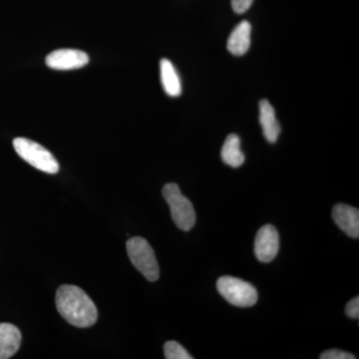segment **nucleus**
Here are the masks:
<instances>
[{
	"label": "nucleus",
	"instance_id": "obj_1",
	"mask_svg": "<svg viewBox=\"0 0 359 359\" xmlns=\"http://www.w3.org/2000/svg\"><path fill=\"white\" fill-rule=\"evenodd\" d=\"M58 313L71 325L85 328L95 325L98 311L83 290L76 285H63L56 292Z\"/></svg>",
	"mask_w": 359,
	"mask_h": 359
},
{
	"label": "nucleus",
	"instance_id": "obj_2",
	"mask_svg": "<svg viewBox=\"0 0 359 359\" xmlns=\"http://www.w3.org/2000/svg\"><path fill=\"white\" fill-rule=\"evenodd\" d=\"M13 147L18 156L35 169L47 174H56L59 171L57 160L43 146L27 138H15Z\"/></svg>",
	"mask_w": 359,
	"mask_h": 359
},
{
	"label": "nucleus",
	"instance_id": "obj_3",
	"mask_svg": "<svg viewBox=\"0 0 359 359\" xmlns=\"http://www.w3.org/2000/svg\"><path fill=\"white\" fill-rule=\"evenodd\" d=\"M163 196L171 210L175 224L180 230L190 231L196 223V212L190 200L182 194L179 186L175 183L164 186Z\"/></svg>",
	"mask_w": 359,
	"mask_h": 359
},
{
	"label": "nucleus",
	"instance_id": "obj_4",
	"mask_svg": "<svg viewBox=\"0 0 359 359\" xmlns=\"http://www.w3.org/2000/svg\"><path fill=\"white\" fill-rule=\"evenodd\" d=\"M130 261L136 269L145 276L149 282H156L159 278L160 269L154 250L145 238H130L126 245Z\"/></svg>",
	"mask_w": 359,
	"mask_h": 359
},
{
	"label": "nucleus",
	"instance_id": "obj_5",
	"mask_svg": "<svg viewBox=\"0 0 359 359\" xmlns=\"http://www.w3.org/2000/svg\"><path fill=\"white\" fill-rule=\"evenodd\" d=\"M219 294L231 304L249 308L257 302V290L250 283L233 276H222L217 283Z\"/></svg>",
	"mask_w": 359,
	"mask_h": 359
},
{
	"label": "nucleus",
	"instance_id": "obj_6",
	"mask_svg": "<svg viewBox=\"0 0 359 359\" xmlns=\"http://www.w3.org/2000/svg\"><path fill=\"white\" fill-rule=\"evenodd\" d=\"M280 249V238L275 226L266 224L257 233L255 241V255L262 263H269L275 259Z\"/></svg>",
	"mask_w": 359,
	"mask_h": 359
},
{
	"label": "nucleus",
	"instance_id": "obj_7",
	"mask_svg": "<svg viewBox=\"0 0 359 359\" xmlns=\"http://www.w3.org/2000/svg\"><path fill=\"white\" fill-rule=\"evenodd\" d=\"M45 63L54 70L79 69L88 65L89 56L77 49H58L47 55Z\"/></svg>",
	"mask_w": 359,
	"mask_h": 359
},
{
	"label": "nucleus",
	"instance_id": "obj_8",
	"mask_svg": "<svg viewBox=\"0 0 359 359\" xmlns=\"http://www.w3.org/2000/svg\"><path fill=\"white\" fill-rule=\"evenodd\" d=\"M332 218L340 230L351 238L359 237V211L346 204H337L332 210Z\"/></svg>",
	"mask_w": 359,
	"mask_h": 359
},
{
	"label": "nucleus",
	"instance_id": "obj_9",
	"mask_svg": "<svg viewBox=\"0 0 359 359\" xmlns=\"http://www.w3.org/2000/svg\"><path fill=\"white\" fill-rule=\"evenodd\" d=\"M21 344L20 330L11 323H0V359L13 358Z\"/></svg>",
	"mask_w": 359,
	"mask_h": 359
},
{
	"label": "nucleus",
	"instance_id": "obj_10",
	"mask_svg": "<svg viewBox=\"0 0 359 359\" xmlns=\"http://www.w3.org/2000/svg\"><path fill=\"white\" fill-rule=\"evenodd\" d=\"M259 123L266 141L271 144L276 143L280 133V126L276 120L275 109L266 99L259 102Z\"/></svg>",
	"mask_w": 359,
	"mask_h": 359
},
{
	"label": "nucleus",
	"instance_id": "obj_11",
	"mask_svg": "<svg viewBox=\"0 0 359 359\" xmlns=\"http://www.w3.org/2000/svg\"><path fill=\"white\" fill-rule=\"evenodd\" d=\"M250 33L252 26L249 21H242L240 25L236 26L226 43L228 50L236 56H242L247 53L250 46Z\"/></svg>",
	"mask_w": 359,
	"mask_h": 359
},
{
	"label": "nucleus",
	"instance_id": "obj_12",
	"mask_svg": "<svg viewBox=\"0 0 359 359\" xmlns=\"http://www.w3.org/2000/svg\"><path fill=\"white\" fill-rule=\"evenodd\" d=\"M161 81L168 95L179 97L182 93L181 80L171 61L163 58L160 62Z\"/></svg>",
	"mask_w": 359,
	"mask_h": 359
},
{
	"label": "nucleus",
	"instance_id": "obj_13",
	"mask_svg": "<svg viewBox=\"0 0 359 359\" xmlns=\"http://www.w3.org/2000/svg\"><path fill=\"white\" fill-rule=\"evenodd\" d=\"M222 160L224 164L233 168L242 166L245 162V155L241 150V140L236 134L226 137L223 148H222Z\"/></svg>",
	"mask_w": 359,
	"mask_h": 359
},
{
	"label": "nucleus",
	"instance_id": "obj_14",
	"mask_svg": "<svg viewBox=\"0 0 359 359\" xmlns=\"http://www.w3.org/2000/svg\"><path fill=\"white\" fill-rule=\"evenodd\" d=\"M165 358L167 359H192V356L177 341H168L164 346Z\"/></svg>",
	"mask_w": 359,
	"mask_h": 359
},
{
	"label": "nucleus",
	"instance_id": "obj_15",
	"mask_svg": "<svg viewBox=\"0 0 359 359\" xmlns=\"http://www.w3.org/2000/svg\"><path fill=\"white\" fill-rule=\"evenodd\" d=\"M320 359H354L356 358L353 354L339 351V349H330L320 354Z\"/></svg>",
	"mask_w": 359,
	"mask_h": 359
},
{
	"label": "nucleus",
	"instance_id": "obj_16",
	"mask_svg": "<svg viewBox=\"0 0 359 359\" xmlns=\"http://www.w3.org/2000/svg\"><path fill=\"white\" fill-rule=\"evenodd\" d=\"M346 313L348 318H353V320H358L359 318V297H356L351 299L348 304H346Z\"/></svg>",
	"mask_w": 359,
	"mask_h": 359
},
{
	"label": "nucleus",
	"instance_id": "obj_17",
	"mask_svg": "<svg viewBox=\"0 0 359 359\" xmlns=\"http://www.w3.org/2000/svg\"><path fill=\"white\" fill-rule=\"evenodd\" d=\"M254 0H231L233 11L238 14L245 13L252 6Z\"/></svg>",
	"mask_w": 359,
	"mask_h": 359
}]
</instances>
